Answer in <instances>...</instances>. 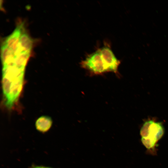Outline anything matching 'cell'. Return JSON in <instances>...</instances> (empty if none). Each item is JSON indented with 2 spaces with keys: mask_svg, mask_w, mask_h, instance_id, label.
<instances>
[{
  "mask_svg": "<svg viewBox=\"0 0 168 168\" xmlns=\"http://www.w3.org/2000/svg\"><path fill=\"white\" fill-rule=\"evenodd\" d=\"M164 133L161 123L150 120L145 122L142 126L140 134L142 144L147 149L154 153L158 141Z\"/></svg>",
  "mask_w": 168,
  "mask_h": 168,
  "instance_id": "6da1fadb",
  "label": "cell"
},
{
  "mask_svg": "<svg viewBox=\"0 0 168 168\" xmlns=\"http://www.w3.org/2000/svg\"><path fill=\"white\" fill-rule=\"evenodd\" d=\"M29 168H53L50 167L33 164Z\"/></svg>",
  "mask_w": 168,
  "mask_h": 168,
  "instance_id": "9c48e42d",
  "label": "cell"
},
{
  "mask_svg": "<svg viewBox=\"0 0 168 168\" xmlns=\"http://www.w3.org/2000/svg\"><path fill=\"white\" fill-rule=\"evenodd\" d=\"M22 25L17 26L13 32L6 39L4 44L15 53L21 36Z\"/></svg>",
  "mask_w": 168,
  "mask_h": 168,
  "instance_id": "277c9868",
  "label": "cell"
},
{
  "mask_svg": "<svg viewBox=\"0 0 168 168\" xmlns=\"http://www.w3.org/2000/svg\"><path fill=\"white\" fill-rule=\"evenodd\" d=\"M33 46V41L27 33L21 34L18 45L15 55L25 52H30Z\"/></svg>",
  "mask_w": 168,
  "mask_h": 168,
  "instance_id": "5b68a950",
  "label": "cell"
},
{
  "mask_svg": "<svg viewBox=\"0 0 168 168\" xmlns=\"http://www.w3.org/2000/svg\"><path fill=\"white\" fill-rule=\"evenodd\" d=\"M81 67L91 76L102 75L109 72L108 68L101 54L99 49L87 55L80 63Z\"/></svg>",
  "mask_w": 168,
  "mask_h": 168,
  "instance_id": "7a4b0ae2",
  "label": "cell"
},
{
  "mask_svg": "<svg viewBox=\"0 0 168 168\" xmlns=\"http://www.w3.org/2000/svg\"><path fill=\"white\" fill-rule=\"evenodd\" d=\"M99 49L101 54L109 68L110 72L114 73L117 76H119L118 68L121 62L116 58L109 45L105 44Z\"/></svg>",
  "mask_w": 168,
  "mask_h": 168,
  "instance_id": "3957f363",
  "label": "cell"
},
{
  "mask_svg": "<svg viewBox=\"0 0 168 168\" xmlns=\"http://www.w3.org/2000/svg\"><path fill=\"white\" fill-rule=\"evenodd\" d=\"M30 53L22 52L16 54L12 63L19 68H25L26 66L30 55Z\"/></svg>",
  "mask_w": 168,
  "mask_h": 168,
  "instance_id": "ba28073f",
  "label": "cell"
},
{
  "mask_svg": "<svg viewBox=\"0 0 168 168\" xmlns=\"http://www.w3.org/2000/svg\"><path fill=\"white\" fill-rule=\"evenodd\" d=\"M52 124V121L50 117L43 116L37 119L35 123V127L38 131L44 133L49 130Z\"/></svg>",
  "mask_w": 168,
  "mask_h": 168,
  "instance_id": "8992f818",
  "label": "cell"
},
{
  "mask_svg": "<svg viewBox=\"0 0 168 168\" xmlns=\"http://www.w3.org/2000/svg\"><path fill=\"white\" fill-rule=\"evenodd\" d=\"M15 56L12 50L4 44L2 45L1 48V58L3 66L12 63Z\"/></svg>",
  "mask_w": 168,
  "mask_h": 168,
  "instance_id": "52a82bcc",
  "label": "cell"
}]
</instances>
